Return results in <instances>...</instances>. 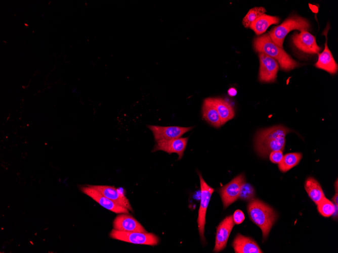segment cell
Listing matches in <instances>:
<instances>
[{
  "instance_id": "cell-1",
  "label": "cell",
  "mask_w": 338,
  "mask_h": 253,
  "mask_svg": "<svg viewBox=\"0 0 338 253\" xmlns=\"http://www.w3.org/2000/svg\"><path fill=\"white\" fill-rule=\"evenodd\" d=\"M291 130L282 125H277L259 130L255 138V148L261 157H267L272 151H283L285 136Z\"/></svg>"
},
{
  "instance_id": "cell-2",
  "label": "cell",
  "mask_w": 338,
  "mask_h": 253,
  "mask_svg": "<svg viewBox=\"0 0 338 253\" xmlns=\"http://www.w3.org/2000/svg\"><path fill=\"white\" fill-rule=\"evenodd\" d=\"M253 43L257 52L265 54L275 59L283 70L288 71L300 65L283 48L274 43L268 33L257 37Z\"/></svg>"
},
{
  "instance_id": "cell-3",
  "label": "cell",
  "mask_w": 338,
  "mask_h": 253,
  "mask_svg": "<svg viewBox=\"0 0 338 253\" xmlns=\"http://www.w3.org/2000/svg\"><path fill=\"white\" fill-rule=\"evenodd\" d=\"M250 220L262 230L263 240H265L277 219V215L270 206L258 199L249 201L247 207Z\"/></svg>"
},
{
  "instance_id": "cell-4",
  "label": "cell",
  "mask_w": 338,
  "mask_h": 253,
  "mask_svg": "<svg viewBox=\"0 0 338 253\" xmlns=\"http://www.w3.org/2000/svg\"><path fill=\"white\" fill-rule=\"evenodd\" d=\"M293 30L308 31L310 30V24L307 19L293 15L285 19L280 25L273 28L268 34L275 44L283 48L285 36Z\"/></svg>"
},
{
  "instance_id": "cell-5",
  "label": "cell",
  "mask_w": 338,
  "mask_h": 253,
  "mask_svg": "<svg viewBox=\"0 0 338 253\" xmlns=\"http://www.w3.org/2000/svg\"><path fill=\"white\" fill-rule=\"evenodd\" d=\"M109 236L114 239L136 244L157 245L159 239L158 236L152 233L147 232H125L112 229Z\"/></svg>"
},
{
  "instance_id": "cell-6",
  "label": "cell",
  "mask_w": 338,
  "mask_h": 253,
  "mask_svg": "<svg viewBox=\"0 0 338 253\" xmlns=\"http://www.w3.org/2000/svg\"><path fill=\"white\" fill-rule=\"evenodd\" d=\"M198 174L200 180L201 196L197 222L200 239L202 242L204 243L205 241L204 232L206 212L211 196L214 191V189L205 182L200 173H198Z\"/></svg>"
},
{
  "instance_id": "cell-7",
  "label": "cell",
  "mask_w": 338,
  "mask_h": 253,
  "mask_svg": "<svg viewBox=\"0 0 338 253\" xmlns=\"http://www.w3.org/2000/svg\"><path fill=\"white\" fill-rule=\"evenodd\" d=\"M245 180L244 175L241 174L220 188L219 192L225 209L227 208L239 198L241 187L245 182Z\"/></svg>"
},
{
  "instance_id": "cell-8",
  "label": "cell",
  "mask_w": 338,
  "mask_h": 253,
  "mask_svg": "<svg viewBox=\"0 0 338 253\" xmlns=\"http://www.w3.org/2000/svg\"><path fill=\"white\" fill-rule=\"evenodd\" d=\"M260 69L259 79L262 82H273L275 81L279 69L277 62L271 57L259 53Z\"/></svg>"
},
{
  "instance_id": "cell-9",
  "label": "cell",
  "mask_w": 338,
  "mask_h": 253,
  "mask_svg": "<svg viewBox=\"0 0 338 253\" xmlns=\"http://www.w3.org/2000/svg\"><path fill=\"white\" fill-rule=\"evenodd\" d=\"M152 131L156 142L181 137L184 134L192 129L193 127L161 126L147 125Z\"/></svg>"
},
{
  "instance_id": "cell-10",
  "label": "cell",
  "mask_w": 338,
  "mask_h": 253,
  "mask_svg": "<svg viewBox=\"0 0 338 253\" xmlns=\"http://www.w3.org/2000/svg\"><path fill=\"white\" fill-rule=\"evenodd\" d=\"M82 192L87 195L103 208L116 214L127 213L129 211L103 195L95 188L89 186L80 187Z\"/></svg>"
},
{
  "instance_id": "cell-11",
  "label": "cell",
  "mask_w": 338,
  "mask_h": 253,
  "mask_svg": "<svg viewBox=\"0 0 338 253\" xmlns=\"http://www.w3.org/2000/svg\"><path fill=\"white\" fill-rule=\"evenodd\" d=\"M291 39L294 45L300 51L308 54H316L321 50L316 43L315 37L308 31L294 33Z\"/></svg>"
},
{
  "instance_id": "cell-12",
  "label": "cell",
  "mask_w": 338,
  "mask_h": 253,
  "mask_svg": "<svg viewBox=\"0 0 338 253\" xmlns=\"http://www.w3.org/2000/svg\"><path fill=\"white\" fill-rule=\"evenodd\" d=\"M188 137H179L175 139L156 142L153 151L161 150L168 154L176 153L178 155V160L182 158L186 149Z\"/></svg>"
},
{
  "instance_id": "cell-13",
  "label": "cell",
  "mask_w": 338,
  "mask_h": 253,
  "mask_svg": "<svg viewBox=\"0 0 338 253\" xmlns=\"http://www.w3.org/2000/svg\"><path fill=\"white\" fill-rule=\"evenodd\" d=\"M233 216L226 217L217 227L215 245L213 251L218 252L223 250L227 244L228 238L234 226Z\"/></svg>"
},
{
  "instance_id": "cell-14",
  "label": "cell",
  "mask_w": 338,
  "mask_h": 253,
  "mask_svg": "<svg viewBox=\"0 0 338 253\" xmlns=\"http://www.w3.org/2000/svg\"><path fill=\"white\" fill-rule=\"evenodd\" d=\"M113 227L125 232H147L136 219L127 213L119 214L113 220Z\"/></svg>"
},
{
  "instance_id": "cell-15",
  "label": "cell",
  "mask_w": 338,
  "mask_h": 253,
  "mask_svg": "<svg viewBox=\"0 0 338 253\" xmlns=\"http://www.w3.org/2000/svg\"><path fill=\"white\" fill-rule=\"evenodd\" d=\"M88 185L97 190L116 204L127 209L129 211H133L129 199L115 187L108 185Z\"/></svg>"
},
{
  "instance_id": "cell-16",
  "label": "cell",
  "mask_w": 338,
  "mask_h": 253,
  "mask_svg": "<svg viewBox=\"0 0 338 253\" xmlns=\"http://www.w3.org/2000/svg\"><path fill=\"white\" fill-rule=\"evenodd\" d=\"M326 41L324 50L318 53V61L315 66L317 68L323 70L331 74H335L338 70L337 64L334 59L331 52L327 46V38L325 34Z\"/></svg>"
},
{
  "instance_id": "cell-17",
  "label": "cell",
  "mask_w": 338,
  "mask_h": 253,
  "mask_svg": "<svg viewBox=\"0 0 338 253\" xmlns=\"http://www.w3.org/2000/svg\"><path fill=\"white\" fill-rule=\"evenodd\" d=\"M232 246L236 253L263 252L255 240L240 234H237L233 241Z\"/></svg>"
},
{
  "instance_id": "cell-18",
  "label": "cell",
  "mask_w": 338,
  "mask_h": 253,
  "mask_svg": "<svg viewBox=\"0 0 338 253\" xmlns=\"http://www.w3.org/2000/svg\"><path fill=\"white\" fill-rule=\"evenodd\" d=\"M202 118L208 124L216 128L222 126L221 119L214 104L212 97L205 98L202 105Z\"/></svg>"
},
{
  "instance_id": "cell-19",
  "label": "cell",
  "mask_w": 338,
  "mask_h": 253,
  "mask_svg": "<svg viewBox=\"0 0 338 253\" xmlns=\"http://www.w3.org/2000/svg\"><path fill=\"white\" fill-rule=\"evenodd\" d=\"M280 21L279 17L264 14L255 20L249 26L255 33L260 35L264 33L271 25L277 24Z\"/></svg>"
},
{
  "instance_id": "cell-20",
  "label": "cell",
  "mask_w": 338,
  "mask_h": 253,
  "mask_svg": "<svg viewBox=\"0 0 338 253\" xmlns=\"http://www.w3.org/2000/svg\"><path fill=\"white\" fill-rule=\"evenodd\" d=\"M213 99L219 115L222 125L234 118V110L229 103L220 97H213Z\"/></svg>"
},
{
  "instance_id": "cell-21",
  "label": "cell",
  "mask_w": 338,
  "mask_h": 253,
  "mask_svg": "<svg viewBox=\"0 0 338 253\" xmlns=\"http://www.w3.org/2000/svg\"><path fill=\"white\" fill-rule=\"evenodd\" d=\"M305 188L309 197L317 205L325 197L320 184L313 177H310L306 179Z\"/></svg>"
},
{
  "instance_id": "cell-22",
  "label": "cell",
  "mask_w": 338,
  "mask_h": 253,
  "mask_svg": "<svg viewBox=\"0 0 338 253\" xmlns=\"http://www.w3.org/2000/svg\"><path fill=\"white\" fill-rule=\"evenodd\" d=\"M302 158V154L300 153L287 154L278 164V168L282 172H286L297 165Z\"/></svg>"
},
{
  "instance_id": "cell-23",
  "label": "cell",
  "mask_w": 338,
  "mask_h": 253,
  "mask_svg": "<svg viewBox=\"0 0 338 253\" xmlns=\"http://www.w3.org/2000/svg\"><path fill=\"white\" fill-rule=\"evenodd\" d=\"M266 12V9L263 7H257L250 9L242 20L243 25L245 28H248L255 20L265 14Z\"/></svg>"
},
{
  "instance_id": "cell-24",
  "label": "cell",
  "mask_w": 338,
  "mask_h": 253,
  "mask_svg": "<svg viewBox=\"0 0 338 253\" xmlns=\"http://www.w3.org/2000/svg\"><path fill=\"white\" fill-rule=\"evenodd\" d=\"M318 210L320 214L324 217H329L334 211V205L325 197L317 204Z\"/></svg>"
},
{
  "instance_id": "cell-25",
  "label": "cell",
  "mask_w": 338,
  "mask_h": 253,
  "mask_svg": "<svg viewBox=\"0 0 338 253\" xmlns=\"http://www.w3.org/2000/svg\"><path fill=\"white\" fill-rule=\"evenodd\" d=\"M255 196L254 188L249 183H244L241 187L239 198L246 201H250Z\"/></svg>"
},
{
  "instance_id": "cell-26",
  "label": "cell",
  "mask_w": 338,
  "mask_h": 253,
  "mask_svg": "<svg viewBox=\"0 0 338 253\" xmlns=\"http://www.w3.org/2000/svg\"><path fill=\"white\" fill-rule=\"evenodd\" d=\"M269 155L270 160L275 164H279L283 157L282 151L281 150L273 151Z\"/></svg>"
},
{
  "instance_id": "cell-27",
  "label": "cell",
  "mask_w": 338,
  "mask_h": 253,
  "mask_svg": "<svg viewBox=\"0 0 338 253\" xmlns=\"http://www.w3.org/2000/svg\"><path fill=\"white\" fill-rule=\"evenodd\" d=\"M244 215L241 210H237L235 211L233 215V219L235 224H241L244 221Z\"/></svg>"
},
{
  "instance_id": "cell-28",
  "label": "cell",
  "mask_w": 338,
  "mask_h": 253,
  "mask_svg": "<svg viewBox=\"0 0 338 253\" xmlns=\"http://www.w3.org/2000/svg\"><path fill=\"white\" fill-rule=\"evenodd\" d=\"M228 93L229 95L233 96L236 95L237 91L234 88L232 87L228 90Z\"/></svg>"
},
{
  "instance_id": "cell-29",
  "label": "cell",
  "mask_w": 338,
  "mask_h": 253,
  "mask_svg": "<svg viewBox=\"0 0 338 253\" xmlns=\"http://www.w3.org/2000/svg\"><path fill=\"white\" fill-rule=\"evenodd\" d=\"M333 201L334 203V204L337 205H338V195H337V192H336L335 194L333 196Z\"/></svg>"
}]
</instances>
